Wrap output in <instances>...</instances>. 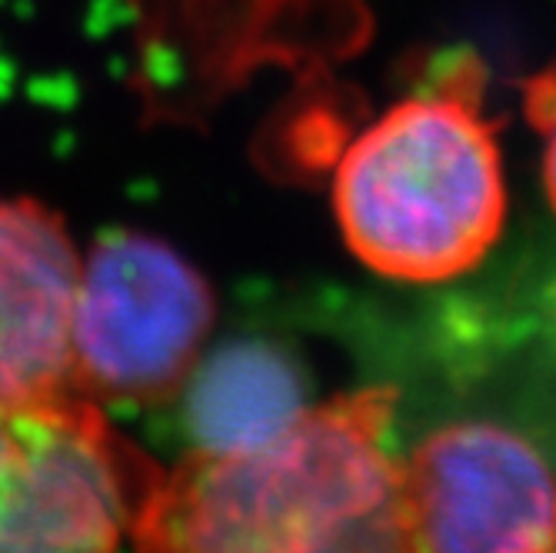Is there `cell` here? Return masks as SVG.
I'll return each mask as SVG.
<instances>
[{
    "instance_id": "cell-9",
    "label": "cell",
    "mask_w": 556,
    "mask_h": 553,
    "mask_svg": "<svg viewBox=\"0 0 556 553\" xmlns=\"http://www.w3.org/2000/svg\"><path fill=\"white\" fill-rule=\"evenodd\" d=\"M527 114L543 134V184L556 214V74H536L527 84Z\"/></svg>"
},
{
    "instance_id": "cell-8",
    "label": "cell",
    "mask_w": 556,
    "mask_h": 553,
    "mask_svg": "<svg viewBox=\"0 0 556 553\" xmlns=\"http://www.w3.org/2000/svg\"><path fill=\"white\" fill-rule=\"evenodd\" d=\"M184 387L193 450L264 440L307 407L300 370L267 343H233L200 357Z\"/></svg>"
},
{
    "instance_id": "cell-7",
    "label": "cell",
    "mask_w": 556,
    "mask_h": 553,
    "mask_svg": "<svg viewBox=\"0 0 556 553\" xmlns=\"http://www.w3.org/2000/svg\"><path fill=\"white\" fill-rule=\"evenodd\" d=\"M197 17L224 74L277 64L327 80L370 37L367 0H197Z\"/></svg>"
},
{
    "instance_id": "cell-5",
    "label": "cell",
    "mask_w": 556,
    "mask_h": 553,
    "mask_svg": "<svg viewBox=\"0 0 556 553\" xmlns=\"http://www.w3.org/2000/svg\"><path fill=\"white\" fill-rule=\"evenodd\" d=\"M403 550H556V470L493 420L433 430L400 464Z\"/></svg>"
},
{
    "instance_id": "cell-1",
    "label": "cell",
    "mask_w": 556,
    "mask_h": 553,
    "mask_svg": "<svg viewBox=\"0 0 556 553\" xmlns=\"http://www.w3.org/2000/svg\"><path fill=\"white\" fill-rule=\"evenodd\" d=\"M393 404L390 387H367L303 407L264 440L193 450L157 470L130 543L174 553L403 550L400 464L383 447Z\"/></svg>"
},
{
    "instance_id": "cell-3",
    "label": "cell",
    "mask_w": 556,
    "mask_h": 553,
    "mask_svg": "<svg viewBox=\"0 0 556 553\" xmlns=\"http://www.w3.org/2000/svg\"><path fill=\"white\" fill-rule=\"evenodd\" d=\"M157 467L97 400L0 404V553H93L134 540Z\"/></svg>"
},
{
    "instance_id": "cell-6",
    "label": "cell",
    "mask_w": 556,
    "mask_h": 553,
    "mask_svg": "<svg viewBox=\"0 0 556 553\" xmlns=\"http://www.w3.org/2000/svg\"><path fill=\"white\" fill-rule=\"evenodd\" d=\"M80 254L67 224L0 197V404L71 390V311Z\"/></svg>"
},
{
    "instance_id": "cell-2",
    "label": "cell",
    "mask_w": 556,
    "mask_h": 553,
    "mask_svg": "<svg viewBox=\"0 0 556 553\" xmlns=\"http://www.w3.org/2000/svg\"><path fill=\"white\" fill-rule=\"evenodd\" d=\"M330 197L353 257L380 277L440 284L477 267L507 221L480 64L457 61L353 134Z\"/></svg>"
},
{
    "instance_id": "cell-4",
    "label": "cell",
    "mask_w": 556,
    "mask_h": 553,
    "mask_svg": "<svg viewBox=\"0 0 556 553\" xmlns=\"http://www.w3.org/2000/svg\"><path fill=\"white\" fill-rule=\"evenodd\" d=\"M214 290L150 234H111L80 257L71 311V390L150 404L184 387L214 327Z\"/></svg>"
}]
</instances>
